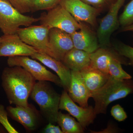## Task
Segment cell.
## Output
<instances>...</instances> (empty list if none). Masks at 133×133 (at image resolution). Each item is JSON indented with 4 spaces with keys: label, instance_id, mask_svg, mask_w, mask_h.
Masks as SVG:
<instances>
[{
    "label": "cell",
    "instance_id": "32",
    "mask_svg": "<svg viewBox=\"0 0 133 133\" xmlns=\"http://www.w3.org/2000/svg\"><path fill=\"white\" fill-rule=\"evenodd\" d=\"M7 131H6L5 128L3 127V126L0 124V133H6Z\"/></svg>",
    "mask_w": 133,
    "mask_h": 133
},
{
    "label": "cell",
    "instance_id": "3",
    "mask_svg": "<svg viewBox=\"0 0 133 133\" xmlns=\"http://www.w3.org/2000/svg\"><path fill=\"white\" fill-rule=\"evenodd\" d=\"M40 108L41 114L49 122L57 123L61 95L58 93L49 81L36 82L30 95Z\"/></svg>",
    "mask_w": 133,
    "mask_h": 133
},
{
    "label": "cell",
    "instance_id": "34",
    "mask_svg": "<svg viewBox=\"0 0 133 133\" xmlns=\"http://www.w3.org/2000/svg\"><path fill=\"white\" fill-rule=\"evenodd\" d=\"M2 37H0V44H1V41Z\"/></svg>",
    "mask_w": 133,
    "mask_h": 133
},
{
    "label": "cell",
    "instance_id": "17",
    "mask_svg": "<svg viewBox=\"0 0 133 133\" xmlns=\"http://www.w3.org/2000/svg\"><path fill=\"white\" fill-rule=\"evenodd\" d=\"M70 35L74 47L76 49L91 53L99 48L97 36L82 22L80 29Z\"/></svg>",
    "mask_w": 133,
    "mask_h": 133
},
{
    "label": "cell",
    "instance_id": "14",
    "mask_svg": "<svg viewBox=\"0 0 133 133\" xmlns=\"http://www.w3.org/2000/svg\"><path fill=\"white\" fill-rule=\"evenodd\" d=\"M90 66L107 74H109V65L112 59L116 58L121 61L123 64L130 65L129 59L119 55L114 49L111 50L107 48H99L90 53Z\"/></svg>",
    "mask_w": 133,
    "mask_h": 133
},
{
    "label": "cell",
    "instance_id": "22",
    "mask_svg": "<svg viewBox=\"0 0 133 133\" xmlns=\"http://www.w3.org/2000/svg\"><path fill=\"white\" fill-rule=\"evenodd\" d=\"M119 21L122 28L133 24V0L126 5L123 13L119 17Z\"/></svg>",
    "mask_w": 133,
    "mask_h": 133
},
{
    "label": "cell",
    "instance_id": "33",
    "mask_svg": "<svg viewBox=\"0 0 133 133\" xmlns=\"http://www.w3.org/2000/svg\"><path fill=\"white\" fill-rule=\"evenodd\" d=\"M130 65H132L133 66V62H130Z\"/></svg>",
    "mask_w": 133,
    "mask_h": 133
},
{
    "label": "cell",
    "instance_id": "24",
    "mask_svg": "<svg viewBox=\"0 0 133 133\" xmlns=\"http://www.w3.org/2000/svg\"><path fill=\"white\" fill-rule=\"evenodd\" d=\"M15 8L22 14L33 12L32 0H8Z\"/></svg>",
    "mask_w": 133,
    "mask_h": 133
},
{
    "label": "cell",
    "instance_id": "15",
    "mask_svg": "<svg viewBox=\"0 0 133 133\" xmlns=\"http://www.w3.org/2000/svg\"><path fill=\"white\" fill-rule=\"evenodd\" d=\"M30 57L55 71L61 80L63 88L67 91L71 81V71L62 61L47 54L39 52H36Z\"/></svg>",
    "mask_w": 133,
    "mask_h": 133
},
{
    "label": "cell",
    "instance_id": "16",
    "mask_svg": "<svg viewBox=\"0 0 133 133\" xmlns=\"http://www.w3.org/2000/svg\"><path fill=\"white\" fill-rule=\"evenodd\" d=\"M71 71V81L67 91L70 97L80 106H88V101L91 94L83 80L80 72Z\"/></svg>",
    "mask_w": 133,
    "mask_h": 133
},
{
    "label": "cell",
    "instance_id": "2",
    "mask_svg": "<svg viewBox=\"0 0 133 133\" xmlns=\"http://www.w3.org/2000/svg\"><path fill=\"white\" fill-rule=\"evenodd\" d=\"M133 94V80L131 79L117 80L110 76L102 87L91 95L95 102L96 115L106 114L109 104Z\"/></svg>",
    "mask_w": 133,
    "mask_h": 133
},
{
    "label": "cell",
    "instance_id": "5",
    "mask_svg": "<svg viewBox=\"0 0 133 133\" xmlns=\"http://www.w3.org/2000/svg\"><path fill=\"white\" fill-rule=\"evenodd\" d=\"M41 24L50 29L56 28L71 34L80 29L82 22H78L60 4L43 14L39 17Z\"/></svg>",
    "mask_w": 133,
    "mask_h": 133
},
{
    "label": "cell",
    "instance_id": "29",
    "mask_svg": "<svg viewBox=\"0 0 133 133\" xmlns=\"http://www.w3.org/2000/svg\"><path fill=\"white\" fill-rule=\"evenodd\" d=\"M44 133H63L62 129L59 126H56L49 122L43 130Z\"/></svg>",
    "mask_w": 133,
    "mask_h": 133
},
{
    "label": "cell",
    "instance_id": "8",
    "mask_svg": "<svg viewBox=\"0 0 133 133\" xmlns=\"http://www.w3.org/2000/svg\"><path fill=\"white\" fill-rule=\"evenodd\" d=\"M125 1L116 0L109 8L107 14L100 22L97 33L99 48H108L111 46V36L118 29L120 25L118 14Z\"/></svg>",
    "mask_w": 133,
    "mask_h": 133
},
{
    "label": "cell",
    "instance_id": "12",
    "mask_svg": "<svg viewBox=\"0 0 133 133\" xmlns=\"http://www.w3.org/2000/svg\"><path fill=\"white\" fill-rule=\"evenodd\" d=\"M6 109L8 116L21 124L27 131L31 132L36 129L39 115L38 111L33 105L29 104L27 107L9 106Z\"/></svg>",
    "mask_w": 133,
    "mask_h": 133
},
{
    "label": "cell",
    "instance_id": "9",
    "mask_svg": "<svg viewBox=\"0 0 133 133\" xmlns=\"http://www.w3.org/2000/svg\"><path fill=\"white\" fill-rule=\"evenodd\" d=\"M59 109L65 110L74 117L81 124L85 129L92 124L97 115L94 108L92 106L84 108L78 106L71 98L66 90H64L61 95Z\"/></svg>",
    "mask_w": 133,
    "mask_h": 133
},
{
    "label": "cell",
    "instance_id": "10",
    "mask_svg": "<svg viewBox=\"0 0 133 133\" xmlns=\"http://www.w3.org/2000/svg\"><path fill=\"white\" fill-rule=\"evenodd\" d=\"M60 4L78 22L87 23L95 27L97 17L101 11L81 0H61Z\"/></svg>",
    "mask_w": 133,
    "mask_h": 133
},
{
    "label": "cell",
    "instance_id": "35",
    "mask_svg": "<svg viewBox=\"0 0 133 133\" xmlns=\"http://www.w3.org/2000/svg\"></svg>",
    "mask_w": 133,
    "mask_h": 133
},
{
    "label": "cell",
    "instance_id": "11",
    "mask_svg": "<svg viewBox=\"0 0 133 133\" xmlns=\"http://www.w3.org/2000/svg\"><path fill=\"white\" fill-rule=\"evenodd\" d=\"M0 44V57L31 56L38 51L22 41L17 34L4 35Z\"/></svg>",
    "mask_w": 133,
    "mask_h": 133
},
{
    "label": "cell",
    "instance_id": "28",
    "mask_svg": "<svg viewBox=\"0 0 133 133\" xmlns=\"http://www.w3.org/2000/svg\"><path fill=\"white\" fill-rule=\"evenodd\" d=\"M111 114L113 117L119 122L124 121L128 117L124 108L119 104H116L112 107Z\"/></svg>",
    "mask_w": 133,
    "mask_h": 133
},
{
    "label": "cell",
    "instance_id": "6",
    "mask_svg": "<svg viewBox=\"0 0 133 133\" xmlns=\"http://www.w3.org/2000/svg\"><path fill=\"white\" fill-rule=\"evenodd\" d=\"M50 29L43 24L19 28L17 34L23 42L33 47L38 52L49 55L53 57L49 40Z\"/></svg>",
    "mask_w": 133,
    "mask_h": 133
},
{
    "label": "cell",
    "instance_id": "23",
    "mask_svg": "<svg viewBox=\"0 0 133 133\" xmlns=\"http://www.w3.org/2000/svg\"><path fill=\"white\" fill-rule=\"evenodd\" d=\"M61 0H32L33 12L39 10H49L60 4Z\"/></svg>",
    "mask_w": 133,
    "mask_h": 133
},
{
    "label": "cell",
    "instance_id": "26",
    "mask_svg": "<svg viewBox=\"0 0 133 133\" xmlns=\"http://www.w3.org/2000/svg\"><path fill=\"white\" fill-rule=\"evenodd\" d=\"M8 113L3 105L0 104V124L9 133H18L19 132L10 123Z\"/></svg>",
    "mask_w": 133,
    "mask_h": 133
},
{
    "label": "cell",
    "instance_id": "18",
    "mask_svg": "<svg viewBox=\"0 0 133 133\" xmlns=\"http://www.w3.org/2000/svg\"><path fill=\"white\" fill-rule=\"evenodd\" d=\"M84 82L91 95L108 81L110 75L91 67L90 65L80 71Z\"/></svg>",
    "mask_w": 133,
    "mask_h": 133
},
{
    "label": "cell",
    "instance_id": "19",
    "mask_svg": "<svg viewBox=\"0 0 133 133\" xmlns=\"http://www.w3.org/2000/svg\"><path fill=\"white\" fill-rule=\"evenodd\" d=\"M90 54L74 48L66 53L62 62L71 70L80 71L90 65Z\"/></svg>",
    "mask_w": 133,
    "mask_h": 133
},
{
    "label": "cell",
    "instance_id": "4",
    "mask_svg": "<svg viewBox=\"0 0 133 133\" xmlns=\"http://www.w3.org/2000/svg\"><path fill=\"white\" fill-rule=\"evenodd\" d=\"M38 21L39 18L21 14L8 0H0V29L4 35L16 34L21 26L28 27Z\"/></svg>",
    "mask_w": 133,
    "mask_h": 133
},
{
    "label": "cell",
    "instance_id": "21",
    "mask_svg": "<svg viewBox=\"0 0 133 133\" xmlns=\"http://www.w3.org/2000/svg\"><path fill=\"white\" fill-rule=\"evenodd\" d=\"M122 64H123V63L119 59L116 58L112 59L109 66V74L110 76L112 78L117 80L132 78V76L124 70Z\"/></svg>",
    "mask_w": 133,
    "mask_h": 133
},
{
    "label": "cell",
    "instance_id": "27",
    "mask_svg": "<svg viewBox=\"0 0 133 133\" xmlns=\"http://www.w3.org/2000/svg\"><path fill=\"white\" fill-rule=\"evenodd\" d=\"M94 7L101 10L109 9L116 0H81Z\"/></svg>",
    "mask_w": 133,
    "mask_h": 133
},
{
    "label": "cell",
    "instance_id": "25",
    "mask_svg": "<svg viewBox=\"0 0 133 133\" xmlns=\"http://www.w3.org/2000/svg\"><path fill=\"white\" fill-rule=\"evenodd\" d=\"M113 49L119 55L133 62V47L122 42L115 43Z\"/></svg>",
    "mask_w": 133,
    "mask_h": 133
},
{
    "label": "cell",
    "instance_id": "31",
    "mask_svg": "<svg viewBox=\"0 0 133 133\" xmlns=\"http://www.w3.org/2000/svg\"><path fill=\"white\" fill-rule=\"evenodd\" d=\"M122 32H125V31H132L133 32V24L130 26H127V27H123L121 29Z\"/></svg>",
    "mask_w": 133,
    "mask_h": 133
},
{
    "label": "cell",
    "instance_id": "1",
    "mask_svg": "<svg viewBox=\"0 0 133 133\" xmlns=\"http://www.w3.org/2000/svg\"><path fill=\"white\" fill-rule=\"evenodd\" d=\"M1 79L9 104L28 107V99L36 82L33 76L21 66H9L3 71Z\"/></svg>",
    "mask_w": 133,
    "mask_h": 133
},
{
    "label": "cell",
    "instance_id": "13",
    "mask_svg": "<svg viewBox=\"0 0 133 133\" xmlns=\"http://www.w3.org/2000/svg\"><path fill=\"white\" fill-rule=\"evenodd\" d=\"M49 40L53 58L62 62L66 53L74 48L70 34L59 29H50Z\"/></svg>",
    "mask_w": 133,
    "mask_h": 133
},
{
    "label": "cell",
    "instance_id": "30",
    "mask_svg": "<svg viewBox=\"0 0 133 133\" xmlns=\"http://www.w3.org/2000/svg\"><path fill=\"white\" fill-rule=\"evenodd\" d=\"M119 129L118 128L116 127L114 125L109 124V125L107 126V128L103 130V131L98 132L91 131V132L94 133H118L119 132Z\"/></svg>",
    "mask_w": 133,
    "mask_h": 133
},
{
    "label": "cell",
    "instance_id": "7",
    "mask_svg": "<svg viewBox=\"0 0 133 133\" xmlns=\"http://www.w3.org/2000/svg\"><path fill=\"white\" fill-rule=\"evenodd\" d=\"M9 66H19L29 72L36 80L46 81L52 82L56 85L63 87L59 77L46 69L45 66L36 59L27 56L10 57L7 60Z\"/></svg>",
    "mask_w": 133,
    "mask_h": 133
},
{
    "label": "cell",
    "instance_id": "20",
    "mask_svg": "<svg viewBox=\"0 0 133 133\" xmlns=\"http://www.w3.org/2000/svg\"><path fill=\"white\" fill-rule=\"evenodd\" d=\"M57 123L63 133H83L85 129L75 118L70 114L61 111L58 115Z\"/></svg>",
    "mask_w": 133,
    "mask_h": 133
}]
</instances>
